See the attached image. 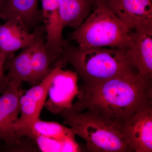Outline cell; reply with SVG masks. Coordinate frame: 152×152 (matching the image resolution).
<instances>
[{
	"label": "cell",
	"mask_w": 152,
	"mask_h": 152,
	"mask_svg": "<svg viewBox=\"0 0 152 152\" xmlns=\"http://www.w3.org/2000/svg\"><path fill=\"white\" fill-rule=\"evenodd\" d=\"M29 133L58 140L63 142L76 141L75 134L70 128L66 127L59 123L42 121L39 118L29 127L19 131L21 137H26Z\"/></svg>",
	"instance_id": "obj_17"
},
{
	"label": "cell",
	"mask_w": 152,
	"mask_h": 152,
	"mask_svg": "<svg viewBox=\"0 0 152 152\" xmlns=\"http://www.w3.org/2000/svg\"><path fill=\"white\" fill-rule=\"evenodd\" d=\"M5 1V0H0V9L1 7L4 3Z\"/></svg>",
	"instance_id": "obj_20"
},
{
	"label": "cell",
	"mask_w": 152,
	"mask_h": 152,
	"mask_svg": "<svg viewBox=\"0 0 152 152\" xmlns=\"http://www.w3.org/2000/svg\"><path fill=\"white\" fill-rule=\"evenodd\" d=\"M65 66L57 61L53 68L54 75L48 94L49 99L44 106L53 114H59L63 111L72 110L74 99L80 93L77 74L64 69Z\"/></svg>",
	"instance_id": "obj_6"
},
{
	"label": "cell",
	"mask_w": 152,
	"mask_h": 152,
	"mask_svg": "<svg viewBox=\"0 0 152 152\" xmlns=\"http://www.w3.org/2000/svg\"><path fill=\"white\" fill-rule=\"evenodd\" d=\"M152 84L132 70L94 86H83L71 110H87L123 124L152 107Z\"/></svg>",
	"instance_id": "obj_1"
},
{
	"label": "cell",
	"mask_w": 152,
	"mask_h": 152,
	"mask_svg": "<svg viewBox=\"0 0 152 152\" xmlns=\"http://www.w3.org/2000/svg\"><path fill=\"white\" fill-rule=\"evenodd\" d=\"M96 0H59L58 15L62 29L77 28L93 10Z\"/></svg>",
	"instance_id": "obj_15"
},
{
	"label": "cell",
	"mask_w": 152,
	"mask_h": 152,
	"mask_svg": "<svg viewBox=\"0 0 152 152\" xmlns=\"http://www.w3.org/2000/svg\"><path fill=\"white\" fill-rule=\"evenodd\" d=\"M22 84L10 80L0 96V142L4 144L6 150H14L23 145L15 127L20 113V99L23 94Z\"/></svg>",
	"instance_id": "obj_5"
},
{
	"label": "cell",
	"mask_w": 152,
	"mask_h": 152,
	"mask_svg": "<svg viewBox=\"0 0 152 152\" xmlns=\"http://www.w3.org/2000/svg\"><path fill=\"white\" fill-rule=\"evenodd\" d=\"M29 31L19 22L5 21L0 25V52L5 54L9 59L17 50L30 46L35 37L34 33Z\"/></svg>",
	"instance_id": "obj_12"
},
{
	"label": "cell",
	"mask_w": 152,
	"mask_h": 152,
	"mask_svg": "<svg viewBox=\"0 0 152 152\" xmlns=\"http://www.w3.org/2000/svg\"><path fill=\"white\" fill-rule=\"evenodd\" d=\"M33 32L34 39L30 45V55L36 84L40 82L52 70L51 66L56 61L49 53L44 40L45 27H37Z\"/></svg>",
	"instance_id": "obj_14"
},
{
	"label": "cell",
	"mask_w": 152,
	"mask_h": 152,
	"mask_svg": "<svg viewBox=\"0 0 152 152\" xmlns=\"http://www.w3.org/2000/svg\"><path fill=\"white\" fill-rule=\"evenodd\" d=\"M1 148L4 149V148L2 145L1 143L0 142V149H1Z\"/></svg>",
	"instance_id": "obj_21"
},
{
	"label": "cell",
	"mask_w": 152,
	"mask_h": 152,
	"mask_svg": "<svg viewBox=\"0 0 152 152\" xmlns=\"http://www.w3.org/2000/svg\"><path fill=\"white\" fill-rule=\"evenodd\" d=\"M53 75L52 68L50 73L45 78L22 95L20 100V116L15 124L17 133L19 130L29 127L39 118Z\"/></svg>",
	"instance_id": "obj_9"
},
{
	"label": "cell",
	"mask_w": 152,
	"mask_h": 152,
	"mask_svg": "<svg viewBox=\"0 0 152 152\" xmlns=\"http://www.w3.org/2000/svg\"><path fill=\"white\" fill-rule=\"evenodd\" d=\"M126 50L81 48L67 44L57 61L72 66L83 79L84 86H91L127 72L136 71L128 60Z\"/></svg>",
	"instance_id": "obj_2"
},
{
	"label": "cell",
	"mask_w": 152,
	"mask_h": 152,
	"mask_svg": "<svg viewBox=\"0 0 152 152\" xmlns=\"http://www.w3.org/2000/svg\"><path fill=\"white\" fill-rule=\"evenodd\" d=\"M92 10V14L71 34L78 47L129 48L132 45V30L106 6L103 0H96Z\"/></svg>",
	"instance_id": "obj_3"
},
{
	"label": "cell",
	"mask_w": 152,
	"mask_h": 152,
	"mask_svg": "<svg viewBox=\"0 0 152 152\" xmlns=\"http://www.w3.org/2000/svg\"><path fill=\"white\" fill-rule=\"evenodd\" d=\"M38 2V0H5L0 9V19L4 21H16L29 30L35 28L42 20Z\"/></svg>",
	"instance_id": "obj_11"
},
{
	"label": "cell",
	"mask_w": 152,
	"mask_h": 152,
	"mask_svg": "<svg viewBox=\"0 0 152 152\" xmlns=\"http://www.w3.org/2000/svg\"><path fill=\"white\" fill-rule=\"evenodd\" d=\"M7 59V57L5 54L0 52V81L6 78V75L4 74V66Z\"/></svg>",
	"instance_id": "obj_18"
},
{
	"label": "cell",
	"mask_w": 152,
	"mask_h": 152,
	"mask_svg": "<svg viewBox=\"0 0 152 152\" xmlns=\"http://www.w3.org/2000/svg\"><path fill=\"white\" fill-rule=\"evenodd\" d=\"M59 0H42V20L46 33L45 46L50 53L57 54L62 51L66 43L60 26L58 6Z\"/></svg>",
	"instance_id": "obj_13"
},
{
	"label": "cell",
	"mask_w": 152,
	"mask_h": 152,
	"mask_svg": "<svg viewBox=\"0 0 152 152\" xmlns=\"http://www.w3.org/2000/svg\"><path fill=\"white\" fill-rule=\"evenodd\" d=\"M132 37V46L126 50L128 60L139 76L152 81V24L133 30Z\"/></svg>",
	"instance_id": "obj_8"
},
{
	"label": "cell",
	"mask_w": 152,
	"mask_h": 152,
	"mask_svg": "<svg viewBox=\"0 0 152 152\" xmlns=\"http://www.w3.org/2000/svg\"><path fill=\"white\" fill-rule=\"evenodd\" d=\"M59 114L75 135L84 140L88 151L132 152L125 141L122 123L89 111L65 110Z\"/></svg>",
	"instance_id": "obj_4"
},
{
	"label": "cell",
	"mask_w": 152,
	"mask_h": 152,
	"mask_svg": "<svg viewBox=\"0 0 152 152\" xmlns=\"http://www.w3.org/2000/svg\"><path fill=\"white\" fill-rule=\"evenodd\" d=\"M125 141L131 151L152 152V107L136 113L123 123Z\"/></svg>",
	"instance_id": "obj_7"
},
{
	"label": "cell",
	"mask_w": 152,
	"mask_h": 152,
	"mask_svg": "<svg viewBox=\"0 0 152 152\" xmlns=\"http://www.w3.org/2000/svg\"><path fill=\"white\" fill-rule=\"evenodd\" d=\"M131 30L152 24V0H103Z\"/></svg>",
	"instance_id": "obj_10"
},
{
	"label": "cell",
	"mask_w": 152,
	"mask_h": 152,
	"mask_svg": "<svg viewBox=\"0 0 152 152\" xmlns=\"http://www.w3.org/2000/svg\"><path fill=\"white\" fill-rule=\"evenodd\" d=\"M10 80L6 76V78L0 81V94H2L8 86Z\"/></svg>",
	"instance_id": "obj_19"
},
{
	"label": "cell",
	"mask_w": 152,
	"mask_h": 152,
	"mask_svg": "<svg viewBox=\"0 0 152 152\" xmlns=\"http://www.w3.org/2000/svg\"><path fill=\"white\" fill-rule=\"evenodd\" d=\"M30 46L6 61L4 67L8 72L6 76L9 80L17 81L22 83L26 82L33 86L37 84L32 66Z\"/></svg>",
	"instance_id": "obj_16"
}]
</instances>
